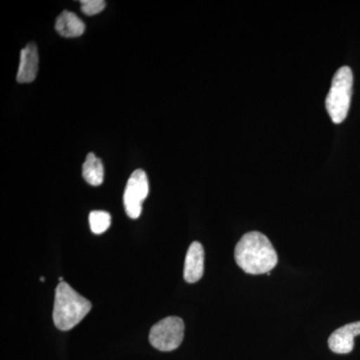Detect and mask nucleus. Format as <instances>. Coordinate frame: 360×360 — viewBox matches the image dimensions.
<instances>
[{
	"instance_id": "1",
	"label": "nucleus",
	"mask_w": 360,
	"mask_h": 360,
	"mask_svg": "<svg viewBox=\"0 0 360 360\" xmlns=\"http://www.w3.org/2000/svg\"><path fill=\"white\" fill-rule=\"evenodd\" d=\"M236 264L248 274H269L278 262L276 250L262 232L250 231L238 241L234 251Z\"/></svg>"
},
{
	"instance_id": "2",
	"label": "nucleus",
	"mask_w": 360,
	"mask_h": 360,
	"mask_svg": "<svg viewBox=\"0 0 360 360\" xmlns=\"http://www.w3.org/2000/svg\"><path fill=\"white\" fill-rule=\"evenodd\" d=\"M91 307V302L73 290L70 284L60 283L56 288L54 298V324L60 330H70L86 316Z\"/></svg>"
},
{
	"instance_id": "3",
	"label": "nucleus",
	"mask_w": 360,
	"mask_h": 360,
	"mask_svg": "<svg viewBox=\"0 0 360 360\" xmlns=\"http://www.w3.org/2000/svg\"><path fill=\"white\" fill-rule=\"evenodd\" d=\"M352 68L342 66L336 71L326 99V110L335 124H340L347 118L352 101Z\"/></svg>"
},
{
	"instance_id": "4",
	"label": "nucleus",
	"mask_w": 360,
	"mask_h": 360,
	"mask_svg": "<svg viewBox=\"0 0 360 360\" xmlns=\"http://www.w3.org/2000/svg\"><path fill=\"white\" fill-rule=\"evenodd\" d=\"M184 338V322L177 316H168L150 329V345L160 352H172L180 347Z\"/></svg>"
},
{
	"instance_id": "5",
	"label": "nucleus",
	"mask_w": 360,
	"mask_h": 360,
	"mask_svg": "<svg viewBox=\"0 0 360 360\" xmlns=\"http://www.w3.org/2000/svg\"><path fill=\"white\" fill-rule=\"evenodd\" d=\"M148 175L144 170H135L134 174L130 175L123 194L125 212L130 219H137L141 217L142 203L148 198Z\"/></svg>"
},
{
	"instance_id": "6",
	"label": "nucleus",
	"mask_w": 360,
	"mask_h": 360,
	"mask_svg": "<svg viewBox=\"0 0 360 360\" xmlns=\"http://www.w3.org/2000/svg\"><path fill=\"white\" fill-rule=\"evenodd\" d=\"M357 335H360V321L348 323L331 333L328 347L335 354H349L354 349V338Z\"/></svg>"
},
{
	"instance_id": "7",
	"label": "nucleus",
	"mask_w": 360,
	"mask_h": 360,
	"mask_svg": "<svg viewBox=\"0 0 360 360\" xmlns=\"http://www.w3.org/2000/svg\"><path fill=\"white\" fill-rule=\"evenodd\" d=\"M205 272V250L201 243L194 241L187 250L184 262V276L186 283H195L200 281Z\"/></svg>"
},
{
	"instance_id": "8",
	"label": "nucleus",
	"mask_w": 360,
	"mask_h": 360,
	"mask_svg": "<svg viewBox=\"0 0 360 360\" xmlns=\"http://www.w3.org/2000/svg\"><path fill=\"white\" fill-rule=\"evenodd\" d=\"M39 52L37 44H28L20 52V63L16 79L20 84H30L39 71Z\"/></svg>"
},
{
	"instance_id": "9",
	"label": "nucleus",
	"mask_w": 360,
	"mask_h": 360,
	"mask_svg": "<svg viewBox=\"0 0 360 360\" xmlns=\"http://www.w3.org/2000/svg\"><path fill=\"white\" fill-rule=\"evenodd\" d=\"M56 30L61 37L75 39L84 34L85 25L77 14L65 11L56 20Z\"/></svg>"
},
{
	"instance_id": "10",
	"label": "nucleus",
	"mask_w": 360,
	"mask_h": 360,
	"mask_svg": "<svg viewBox=\"0 0 360 360\" xmlns=\"http://www.w3.org/2000/svg\"><path fill=\"white\" fill-rule=\"evenodd\" d=\"M82 176L87 184L92 186L103 184L104 168L103 161L97 158L94 153H89L82 167Z\"/></svg>"
},
{
	"instance_id": "11",
	"label": "nucleus",
	"mask_w": 360,
	"mask_h": 360,
	"mask_svg": "<svg viewBox=\"0 0 360 360\" xmlns=\"http://www.w3.org/2000/svg\"><path fill=\"white\" fill-rule=\"evenodd\" d=\"M111 217L110 213L103 210H94L89 214L90 229L94 234H101L110 229Z\"/></svg>"
},
{
	"instance_id": "12",
	"label": "nucleus",
	"mask_w": 360,
	"mask_h": 360,
	"mask_svg": "<svg viewBox=\"0 0 360 360\" xmlns=\"http://www.w3.org/2000/svg\"><path fill=\"white\" fill-rule=\"evenodd\" d=\"M80 4H82V13L89 16L101 13L106 6L103 0H82Z\"/></svg>"
},
{
	"instance_id": "13",
	"label": "nucleus",
	"mask_w": 360,
	"mask_h": 360,
	"mask_svg": "<svg viewBox=\"0 0 360 360\" xmlns=\"http://www.w3.org/2000/svg\"><path fill=\"white\" fill-rule=\"evenodd\" d=\"M45 278H44V276H41V278H40V281H44Z\"/></svg>"
}]
</instances>
